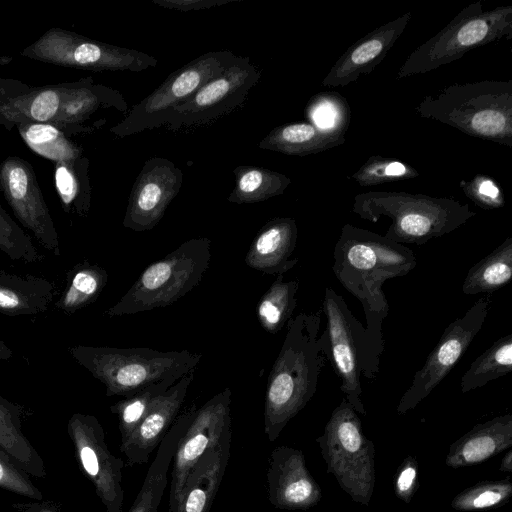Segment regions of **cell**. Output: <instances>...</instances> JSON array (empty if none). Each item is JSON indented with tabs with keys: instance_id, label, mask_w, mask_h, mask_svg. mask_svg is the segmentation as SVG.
I'll list each match as a JSON object with an SVG mask.
<instances>
[{
	"instance_id": "obj_8",
	"label": "cell",
	"mask_w": 512,
	"mask_h": 512,
	"mask_svg": "<svg viewBox=\"0 0 512 512\" xmlns=\"http://www.w3.org/2000/svg\"><path fill=\"white\" fill-rule=\"evenodd\" d=\"M326 470L350 498L368 506L376 482L375 446L362 430L361 420L345 397L332 411L316 439Z\"/></svg>"
},
{
	"instance_id": "obj_42",
	"label": "cell",
	"mask_w": 512,
	"mask_h": 512,
	"mask_svg": "<svg viewBox=\"0 0 512 512\" xmlns=\"http://www.w3.org/2000/svg\"><path fill=\"white\" fill-rule=\"evenodd\" d=\"M459 186L472 202L483 209H498L505 205L500 186L490 176L478 174L470 180L460 181Z\"/></svg>"
},
{
	"instance_id": "obj_26",
	"label": "cell",
	"mask_w": 512,
	"mask_h": 512,
	"mask_svg": "<svg viewBox=\"0 0 512 512\" xmlns=\"http://www.w3.org/2000/svg\"><path fill=\"white\" fill-rule=\"evenodd\" d=\"M55 295L52 281L35 275L0 271V313L7 316H35L49 309Z\"/></svg>"
},
{
	"instance_id": "obj_12",
	"label": "cell",
	"mask_w": 512,
	"mask_h": 512,
	"mask_svg": "<svg viewBox=\"0 0 512 512\" xmlns=\"http://www.w3.org/2000/svg\"><path fill=\"white\" fill-rule=\"evenodd\" d=\"M491 297L484 295L452 321L444 330L438 343L429 353L404 392L397 405V413L403 415L414 409L440 384L464 355L480 332L490 310Z\"/></svg>"
},
{
	"instance_id": "obj_35",
	"label": "cell",
	"mask_w": 512,
	"mask_h": 512,
	"mask_svg": "<svg viewBox=\"0 0 512 512\" xmlns=\"http://www.w3.org/2000/svg\"><path fill=\"white\" fill-rule=\"evenodd\" d=\"M175 383L168 380L151 383L110 406V411L118 418L121 442L133 432L153 403Z\"/></svg>"
},
{
	"instance_id": "obj_36",
	"label": "cell",
	"mask_w": 512,
	"mask_h": 512,
	"mask_svg": "<svg viewBox=\"0 0 512 512\" xmlns=\"http://www.w3.org/2000/svg\"><path fill=\"white\" fill-rule=\"evenodd\" d=\"M512 496V482L509 477L500 480H485L458 493L451 501L457 511H478L502 506Z\"/></svg>"
},
{
	"instance_id": "obj_18",
	"label": "cell",
	"mask_w": 512,
	"mask_h": 512,
	"mask_svg": "<svg viewBox=\"0 0 512 512\" xmlns=\"http://www.w3.org/2000/svg\"><path fill=\"white\" fill-rule=\"evenodd\" d=\"M269 502L281 510H306L322 498L319 484L307 469L301 450L289 446L275 447L266 473Z\"/></svg>"
},
{
	"instance_id": "obj_19",
	"label": "cell",
	"mask_w": 512,
	"mask_h": 512,
	"mask_svg": "<svg viewBox=\"0 0 512 512\" xmlns=\"http://www.w3.org/2000/svg\"><path fill=\"white\" fill-rule=\"evenodd\" d=\"M411 17L408 11L357 40L334 63L321 85L344 87L373 72L405 31Z\"/></svg>"
},
{
	"instance_id": "obj_33",
	"label": "cell",
	"mask_w": 512,
	"mask_h": 512,
	"mask_svg": "<svg viewBox=\"0 0 512 512\" xmlns=\"http://www.w3.org/2000/svg\"><path fill=\"white\" fill-rule=\"evenodd\" d=\"M22 138L36 153L57 162H76L80 150L55 126L47 123L19 125Z\"/></svg>"
},
{
	"instance_id": "obj_25",
	"label": "cell",
	"mask_w": 512,
	"mask_h": 512,
	"mask_svg": "<svg viewBox=\"0 0 512 512\" xmlns=\"http://www.w3.org/2000/svg\"><path fill=\"white\" fill-rule=\"evenodd\" d=\"M194 408L193 404L179 414L167 431L157 447L156 456L150 464L143 484L128 512H158L178 442L191 420Z\"/></svg>"
},
{
	"instance_id": "obj_14",
	"label": "cell",
	"mask_w": 512,
	"mask_h": 512,
	"mask_svg": "<svg viewBox=\"0 0 512 512\" xmlns=\"http://www.w3.org/2000/svg\"><path fill=\"white\" fill-rule=\"evenodd\" d=\"M231 389L224 388L202 406L194 408L191 420L181 436L173 460L169 490V512L191 471L202 456L231 432Z\"/></svg>"
},
{
	"instance_id": "obj_37",
	"label": "cell",
	"mask_w": 512,
	"mask_h": 512,
	"mask_svg": "<svg viewBox=\"0 0 512 512\" xmlns=\"http://www.w3.org/2000/svg\"><path fill=\"white\" fill-rule=\"evenodd\" d=\"M419 172L413 166L391 157L370 156L350 178L362 187L413 179Z\"/></svg>"
},
{
	"instance_id": "obj_9",
	"label": "cell",
	"mask_w": 512,
	"mask_h": 512,
	"mask_svg": "<svg viewBox=\"0 0 512 512\" xmlns=\"http://www.w3.org/2000/svg\"><path fill=\"white\" fill-rule=\"evenodd\" d=\"M239 56L230 51L209 52L171 73L149 96L136 104L113 131L127 136L163 124L167 114L220 75Z\"/></svg>"
},
{
	"instance_id": "obj_31",
	"label": "cell",
	"mask_w": 512,
	"mask_h": 512,
	"mask_svg": "<svg viewBox=\"0 0 512 512\" xmlns=\"http://www.w3.org/2000/svg\"><path fill=\"white\" fill-rule=\"evenodd\" d=\"M512 370V334L496 341L479 355L461 377L462 393L481 388Z\"/></svg>"
},
{
	"instance_id": "obj_17",
	"label": "cell",
	"mask_w": 512,
	"mask_h": 512,
	"mask_svg": "<svg viewBox=\"0 0 512 512\" xmlns=\"http://www.w3.org/2000/svg\"><path fill=\"white\" fill-rule=\"evenodd\" d=\"M182 180L181 170L170 160H147L131 190L123 226L137 232L154 228L180 191Z\"/></svg>"
},
{
	"instance_id": "obj_38",
	"label": "cell",
	"mask_w": 512,
	"mask_h": 512,
	"mask_svg": "<svg viewBox=\"0 0 512 512\" xmlns=\"http://www.w3.org/2000/svg\"><path fill=\"white\" fill-rule=\"evenodd\" d=\"M0 250L14 261L37 263L44 258L33 244L31 237L8 215L1 205Z\"/></svg>"
},
{
	"instance_id": "obj_6",
	"label": "cell",
	"mask_w": 512,
	"mask_h": 512,
	"mask_svg": "<svg viewBox=\"0 0 512 512\" xmlns=\"http://www.w3.org/2000/svg\"><path fill=\"white\" fill-rule=\"evenodd\" d=\"M211 241L192 238L164 258L151 263L129 290L104 314L133 315L169 306L195 288L211 261Z\"/></svg>"
},
{
	"instance_id": "obj_46",
	"label": "cell",
	"mask_w": 512,
	"mask_h": 512,
	"mask_svg": "<svg viewBox=\"0 0 512 512\" xmlns=\"http://www.w3.org/2000/svg\"><path fill=\"white\" fill-rule=\"evenodd\" d=\"M500 472H512V450L509 449L500 462Z\"/></svg>"
},
{
	"instance_id": "obj_45",
	"label": "cell",
	"mask_w": 512,
	"mask_h": 512,
	"mask_svg": "<svg viewBox=\"0 0 512 512\" xmlns=\"http://www.w3.org/2000/svg\"><path fill=\"white\" fill-rule=\"evenodd\" d=\"M6 512H63V510L62 505L53 500H32L13 504Z\"/></svg>"
},
{
	"instance_id": "obj_16",
	"label": "cell",
	"mask_w": 512,
	"mask_h": 512,
	"mask_svg": "<svg viewBox=\"0 0 512 512\" xmlns=\"http://www.w3.org/2000/svg\"><path fill=\"white\" fill-rule=\"evenodd\" d=\"M0 188L22 226L42 247L59 256L58 233L30 164L18 157L4 160L0 165Z\"/></svg>"
},
{
	"instance_id": "obj_29",
	"label": "cell",
	"mask_w": 512,
	"mask_h": 512,
	"mask_svg": "<svg viewBox=\"0 0 512 512\" xmlns=\"http://www.w3.org/2000/svg\"><path fill=\"white\" fill-rule=\"evenodd\" d=\"M512 278V236L507 237L467 272L462 284L465 295L496 291Z\"/></svg>"
},
{
	"instance_id": "obj_41",
	"label": "cell",
	"mask_w": 512,
	"mask_h": 512,
	"mask_svg": "<svg viewBox=\"0 0 512 512\" xmlns=\"http://www.w3.org/2000/svg\"><path fill=\"white\" fill-rule=\"evenodd\" d=\"M102 104V97L91 88H70L53 123L64 124L83 120Z\"/></svg>"
},
{
	"instance_id": "obj_30",
	"label": "cell",
	"mask_w": 512,
	"mask_h": 512,
	"mask_svg": "<svg viewBox=\"0 0 512 512\" xmlns=\"http://www.w3.org/2000/svg\"><path fill=\"white\" fill-rule=\"evenodd\" d=\"M297 279L284 281V274L277 275L257 304V317L262 328L271 334L278 333L292 317L297 306Z\"/></svg>"
},
{
	"instance_id": "obj_28",
	"label": "cell",
	"mask_w": 512,
	"mask_h": 512,
	"mask_svg": "<svg viewBox=\"0 0 512 512\" xmlns=\"http://www.w3.org/2000/svg\"><path fill=\"white\" fill-rule=\"evenodd\" d=\"M107 282L104 268L88 261L80 262L67 271L65 287L55 306L66 315H72L95 302Z\"/></svg>"
},
{
	"instance_id": "obj_7",
	"label": "cell",
	"mask_w": 512,
	"mask_h": 512,
	"mask_svg": "<svg viewBox=\"0 0 512 512\" xmlns=\"http://www.w3.org/2000/svg\"><path fill=\"white\" fill-rule=\"evenodd\" d=\"M503 38H512V6H497L485 11L483 1L477 0L415 48L399 68L396 79L431 72L462 58L474 48Z\"/></svg>"
},
{
	"instance_id": "obj_2",
	"label": "cell",
	"mask_w": 512,
	"mask_h": 512,
	"mask_svg": "<svg viewBox=\"0 0 512 512\" xmlns=\"http://www.w3.org/2000/svg\"><path fill=\"white\" fill-rule=\"evenodd\" d=\"M322 310L300 312L287 322L286 335L268 377L264 432L275 441L288 422L312 399L328 360L325 330L320 333Z\"/></svg>"
},
{
	"instance_id": "obj_3",
	"label": "cell",
	"mask_w": 512,
	"mask_h": 512,
	"mask_svg": "<svg viewBox=\"0 0 512 512\" xmlns=\"http://www.w3.org/2000/svg\"><path fill=\"white\" fill-rule=\"evenodd\" d=\"M415 112L469 136L512 147V80L451 84L425 96Z\"/></svg>"
},
{
	"instance_id": "obj_32",
	"label": "cell",
	"mask_w": 512,
	"mask_h": 512,
	"mask_svg": "<svg viewBox=\"0 0 512 512\" xmlns=\"http://www.w3.org/2000/svg\"><path fill=\"white\" fill-rule=\"evenodd\" d=\"M234 173L237 184L228 201L237 204L260 202L281 195L291 183L286 175L261 167L240 166Z\"/></svg>"
},
{
	"instance_id": "obj_13",
	"label": "cell",
	"mask_w": 512,
	"mask_h": 512,
	"mask_svg": "<svg viewBox=\"0 0 512 512\" xmlns=\"http://www.w3.org/2000/svg\"><path fill=\"white\" fill-rule=\"evenodd\" d=\"M67 433L79 469L92 483L106 512H122L125 462L111 453L99 420L94 415L74 413L68 420Z\"/></svg>"
},
{
	"instance_id": "obj_34",
	"label": "cell",
	"mask_w": 512,
	"mask_h": 512,
	"mask_svg": "<svg viewBox=\"0 0 512 512\" xmlns=\"http://www.w3.org/2000/svg\"><path fill=\"white\" fill-rule=\"evenodd\" d=\"M70 88L43 89L15 99L0 110L8 118H25L38 123L54 122Z\"/></svg>"
},
{
	"instance_id": "obj_4",
	"label": "cell",
	"mask_w": 512,
	"mask_h": 512,
	"mask_svg": "<svg viewBox=\"0 0 512 512\" xmlns=\"http://www.w3.org/2000/svg\"><path fill=\"white\" fill-rule=\"evenodd\" d=\"M351 211L363 220L390 219L384 236L399 244L423 245L449 234L476 216L468 204L447 197L404 191H368L355 195Z\"/></svg>"
},
{
	"instance_id": "obj_21",
	"label": "cell",
	"mask_w": 512,
	"mask_h": 512,
	"mask_svg": "<svg viewBox=\"0 0 512 512\" xmlns=\"http://www.w3.org/2000/svg\"><path fill=\"white\" fill-rule=\"evenodd\" d=\"M297 237L298 228L293 218H274L257 233L244 261L250 268L265 274H285L298 262V258H291Z\"/></svg>"
},
{
	"instance_id": "obj_11",
	"label": "cell",
	"mask_w": 512,
	"mask_h": 512,
	"mask_svg": "<svg viewBox=\"0 0 512 512\" xmlns=\"http://www.w3.org/2000/svg\"><path fill=\"white\" fill-rule=\"evenodd\" d=\"M322 312L326 317L328 361L341 380L340 389L357 414L366 415L362 402V365L365 330L352 314L344 298L331 287L325 288Z\"/></svg>"
},
{
	"instance_id": "obj_44",
	"label": "cell",
	"mask_w": 512,
	"mask_h": 512,
	"mask_svg": "<svg viewBox=\"0 0 512 512\" xmlns=\"http://www.w3.org/2000/svg\"><path fill=\"white\" fill-rule=\"evenodd\" d=\"M230 1L235 0H154L153 2L169 9L188 11L207 9Z\"/></svg>"
},
{
	"instance_id": "obj_40",
	"label": "cell",
	"mask_w": 512,
	"mask_h": 512,
	"mask_svg": "<svg viewBox=\"0 0 512 512\" xmlns=\"http://www.w3.org/2000/svg\"><path fill=\"white\" fill-rule=\"evenodd\" d=\"M0 488L31 500H43L31 476L4 450L0 449Z\"/></svg>"
},
{
	"instance_id": "obj_20",
	"label": "cell",
	"mask_w": 512,
	"mask_h": 512,
	"mask_svg": "<svg viewBox=\"0 0 512 512\" xmlns=\"http://www.w3.org/2000/svg\"><path fill=\"white\" fill-rule=\"evenodd\" d=\"M194 370L178 380L150 407L133 432L121 442L120 452L125 465H143L159 446L167 431L180 413Z\"/></svg>"
},
{
	"instance_id": "obj_22",
	"label": "cell",
	"mask_w": 512,
	"mask_h": 512,
	"mask_svg": "<svg viewBox=\"0 0 512 512\" xmlns=\"http://www.w3.org/2000/svg\"><path fill=\"white\" fill-rule=\"evenodd\" d=\"M231 432L196 463L173 512H209L230 458Z\"/></svg>"
},
{
	"instance_id": "obj_1",
	"label": "cell",
	"mask_w": 512,
	"mask_h": 512,
	"mask_svg": "<svg viewBox=\"0 0 512 512\" xmlns=\"http://www.w3.org/2000/svg\"><path fill=\"white\" fill-rule=\"evenodd\" d=\"M332 271L340 284L362 305L366 326L362 375L374 380L384 351L382 326L389 304L384 282L407 275L417 265L413 251L384 235L344 224L333 251Z\"/></svg>"
},
{
	"instance_id": "obj_10",
	"label": "cell",
	"mask_w": 512,
	"mask_h": 512,
	"mask_svg": "<svg viewBox=\"0 0 512 512\" xmlns=\"http://www.w3.org/2000/svg\"><path fill=\"white\" fill-rule=\"evenodd\" d=\"M23 54L51 64L93 71L140 72L157 65V60L145 53L104 44L58 28L48 30Z\"/></svg>"
},
{
	"instance_id": "obj_39",
	"label": "cell",
	"mask_w": 512,
	"mask_h": 512,
	"mask_svg": "<svg viewBox=\"0 0 512 512\" xmlns=\"http://www.w3.org/2000/svg\"><path fill=\"white\" fill-rule=\"evenodd\" d=\"M74 164L75 162L56 163V189L63 208L67 212L85 215L89 208V198L86 193L81 191Z\"/></svg>"
},
{
	"instance_id": "obj_27",
	"label": "cell",
	"mask_w": 512,
	"mask_h": 512,
	"mask_svg": "<svg viewBox=\"0 0 512 512\" xmlns=\"http://www.w3.org/2000/svg\"><path fill=\"white\" fill-rule=\"evenodd\" d=\"M24 408L0 395V449L30 476L47 475L44 461L22 430Z\"/></svg>"
},
{
	"instance_id": "obj_43",
	"label": "cell",
	"mask_w": 512,
	"mask_h": 512,
	"mask_svg": "<svg viewBox=\"0 0 512 512\" xmlns=\"http://www.w3.org/2000/svg\"><path fill=\"white\" fill-rule=\"evenodd\" d=\"M418 487V462L413 456L408 455L398 467L395 494L404 503L409 504Z\"/></svg>"
},
{
	"instance_id": "obj_15",
	"label": "cell",
	"mask_w": 512,
	"mask_h": 512,
	"mask_svg": "<svg viewBox=\"0 0 512 512\" xmlns=\"http://www.w3.org/2000/svg\"><path fill=\"white\" fill-rule=\"evenodd\" d=\"M260 76L261 72L250 63L249 58L238 57L220 75L174 107L163 124L171 129L192 127L229 113L244 102L248 91L259 81Z\"/></svg>"
},
{
	"instance_id": "obj_24",
	"label": "cell",
	"mask_w": 512,
	"mask_h": 512,
	"mask_svg": "<svg viewBox=\"0 0 512 512\" xmlns=\"http://www.w3.org/2000/svg\"><path fill=\"white\" fill-rule=\"evenodd\" d=\"M348 125L321 127L311 123H292L274 128L258 146L286 155L306 156L345 143Z\"/></svg>"
},
{
	"instance_id": "obj_5",
	"label": "cell",
	"mask_w": 512,
	"mask_h": 512,
	"mask_svg": "<svg viewBox=\"0 0 512 512\" xmlns=\"http://www.w3.org/2000/svg\"><path fill=\"white\" fill-rule=\"evenodd\" d=\"M71 357L106 387V396L129 397L147 385L177 382L193 371L202 355L187 349L158 351L146 347L118 348L74 345Z\"/></svg>"
},
{
	"instance_id": "obj_23",
	"label": "cell",
	"mask_w": 512,
	"mask_h": 512,
	"mask_svg": "<svg viewBox=\"0 0 512 512\" xmlns=\"http://www.w3.org/2000/svg\"><path fill=\"white\" fill-rule=\"evenodd\" d=\"M512 446V415L494 417L476 424L470 431L454 441L445 463L461 468L482 463Z\"/></svg>"
},
{
	"instance_id": "obj_47",
	"label": "cell",
	"mask_w": 512,
	"mask_h": 512,
	"mask_svg": "<svg viewBox=\"0 0 512 512\" xmlns=\"http://www.w3.org/2000/svg\"><path fill=\"white\" fill-rule=\"evenodd\" d=\"M12 350L0 339V360H8L12 357Z\"/></svg>"
}]
</instances>
